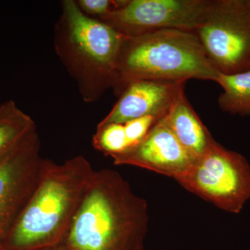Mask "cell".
<instances>
[{
  "label": "cell",
  "instance_id": "obj_12",
  "mask_svg": "<svg viewBox=\"0 0 250 250\" xmlns=\"http://www.w3.org/2000/svg\"><path fill=\"white\" fill-rule=\"evenodd\" d=\"M35 130V122L15 102L0 104V164Z\"/></svg>",
  "mask_w": 250,
  "mask_h": 250
},
{
  "label": "cell",
  "instance_id": "obj_17",
  "mask_svg": "<svg viewBox=\"0 0 250 250\" xmlns=\"http://www.w3.org/2000/svg\"><path fill=\"white\" fill-rule=\"evenodd\" d=\"M39 250H73L70 247L67 246L65 243H62L58 246L49 247V248H43Z\"/></svg>",
  "mask_w": 250,
  "mask_h": 250
},
{
  "label": "cell",
  "instance_id": "obj_1",
  "mask_svg": "<svg viewBox=\"0 0 250 250\" xmlns=\"http://www.w3.org/2000/svg\"><path fill=\"white\" fill-rule=\"evenodd\" d=\"M147 201L116 171L95 170L64 243L73 250H145Z\"/></svg>",
  "mask_w": 250,
  "mask_h": 250
},
{
  "label": "cell",
  "instance_id": "obj_4",
  "mask_svg": "<svg viewBox=\"0 0 250 250\" xmlns=\"http://www.w3.org/2000/svg\"><path fill=\"white\" fill-rule=\"evenodd\" d=\"M220 73L195 33L160 29L125 38L112 88L120 95L136 80L184 83L197 79L217 82Z\"/></svg>",
  "mask_w": 250,
  "mask_h": 250
},
{
  "label": "cell",
  "instance_id": "obj_18",
  "mask_svg": "<svg viewBox=\"0 0 250 250\" xmlns=\"http://www.w3.org/2000/svg\"><path fill=\"white\" fill-rule=\"evenodd\" d=\"M0 250H9L5 249V248H1V249H0Z\"/></svg>",
  "mask_w": 250,
  "mask_h": 250
},
{
  "label": "cell",
  "instance_id": "obj_8",
  "mask_svg": "<svg viewBox=\"0 0 250 250\" xmlns=\"http://www.w3.org/2000/svg\"><path fill=\"white\" fill-rule=\"evenodd\" d=\"M42 159L36 129L0 164V249L35 190Z\"/></svg>",
  "mask_w": 250,
  "mask_h": 250
},
{
  "label": "cell",
  "instance_id": "obj_13",
  "mask_svg": "<svg viewBox=\"0 0 250 250\" xmlns=\"http://www.w3.org/2000/svg\"><path fill=\"white\" fill-rule=\"evenodd\" d=\"M218 83L223 93L218 98L221 110L231 115L250 116V71L233 75L220 73Z\"/></svg>",
  "mask_w": 250,
  "mask_h": 250
},
{
  "label": "cell",
  "instance_id": "obj_15",
  "mask_svg": "<svg viewBox=\"0 0 250 250\" xmlns=\"http://www.w3.org/2000/svg\"><path fill=\"white\" fill-rule=\"evenodd\" d=\"M160 117L146 116L136 118L124 123L125 133L129 148L134 147L148 134L152 126L160 121Z\"/></svg>",
  "mask_w": 250,
  "mask_h": 250
},
{
  "label": "cell",
  "instance_id": "obj_9",
  "mask_svg": "<svg viewBox=\"0 0 250 250\" xmlns=\"http://www.w3.org/2000/svg\"><path fill=\"white\" fill-rule=\"evenodd\" d=\"M112 158L115 165L136 166L175 180L183 176L196 160L176 139L164 117L139 144Z\"/></svg>",
  "mask_w": 250,
  "mask_h": 250
},
{
  "label": "cell",
  "instance_id": "obj_5",
  "mask_svg": "<svg viewBox=\"0 0 250 250\" xmlns=\"http://www.w3.org/2000/svg\"><path fill=\"white\" fill-rule=\"evenodd\" d=\"M176 181L188 191L235 214L250 199L249 163L242 154L215 141Z\"/></svg>",
  "mask_w": 250,
  "mask_h": 250
},
{
  "label": "cell",
  "instance_id": "obj_19",
  "mask_svg": "<svg viewBox=\"0 0 250 250\" xmlns=\"http://www.w3.org/2000/svg\"></svg>",
  "mask_w": 250,
  "mask_h": 250
},
{
  "label": "cell",
  "instance_id": "obj_3",
  "mask_svg": "<svg viewBox=\"0 0 250 250\" xmlns=\"http://www.w3.org/2000/svg\"><path fill=\"white\" fill-rule=\"evenodd\" d=\"M125 38L83 14L76 1H62V14L54 26V49L84 103H95L113 88Z\"/></svg>",
  "mask_w": 250,
  "mask_h": 250
},
{
  "label": "cell",
  "instance_id": "obj_2",
  "mask_svg": "<svg viewBox=\"0 0 250 250\" xmlns=\"http://www.w3.org/2000/svg\"><path fill=\"white\" fill-rule=\"evenodd\" d=\"M94 172L83 156L62 164L42 159L35 190L4 248L39 250L64 243Z\"/></svg>",
  "mask_w": 250,
  "mask_h": 250
},
{
  "label": "cell",
  "instance_id": "obj_10",
  "mask_svg": "<svg viewBox=\"0 0 250 250\" xmlns=\"http://www.w3.org/2000/svg\"><path fill=\"white\" fill-rule=\"evenodd\" d=\"M184 83L136 80L125 86L107 116L99 123L124 124L146 116L164 118L172 104L184 93Z\"/></svg>",
  "mask_w": 250,
  "mask_h": 250
},
{
  "label": "cell",
  "instance_id": "obj_11",
  "mask_svg": "<svg viewBox=\"0 0 250 250\" xmlns=\"http://www.w3.org/2000/svg\"><path fill=\"white\" fill-rule=\"evenodd\" d=\"M164 120L177 141L195 159L203 156L214 143L184 93L172 104Z\"/></svg>",
  "mask_w": 250,
  "mask_h": 250
},
{
  "label": "cell",
  "instance_id": "obj_6",
  "mask_svg": "<svg viewBox=\"0 0 250 250\" xmlns=\"http://www.w3.org/2000/svg\"><path fill=\"white\" fill-rule=\"evenodd\" d=\"M213 66L225 75L250 68V0H213L195 32Z\"/></svg>",
  "mask_w": 250,
  "mask_h": 250
},
{
  "label": "cell",
  "instance_id": "obj_16",
  "mask_svg": "<svg viewBox=\"0 0 250 250\" xmlns=\"http://www.w3.org/2000/svg\"><path fill=\"white\" fill-rule=\"evenodd\" d=\"M125 0H78L79 8L88 17L101 20L121 7Z\"/></svg>",
  "mask_w": 250,
  "mask_h": 250
},
{
  "label": "cell",
  "instance_id": "obj_14",
  "mask_svg": "<svg viewBox=\"0 0 250 250\" xmlns=\"http://www.w3.org/2000/svg\"><path fill=\"white\" fill-rule=\"evenodd\" d=\"M93 146L97 150L111 157L124 152L129 147L124 124L98 125L93 135Z\"/></svg>",
  "mask_w": 250,
  "mask_h": 250
},
{
  "label": "cell",
  "instance_id": "obj_7",
  "mask_svg": "<svg viewBox=\"0 0 250 250\" xmlns=\"http://www.w3.org/2000/svg\"><path fill=\"white\" fill-rule=\"evenodd\" d=\"M213 0H125L99 20L126 37L160 29L195 32L209 13Z\"/></svg>",
  "mask_w": 250,
  "mask_h": 250
}]
</instances>
